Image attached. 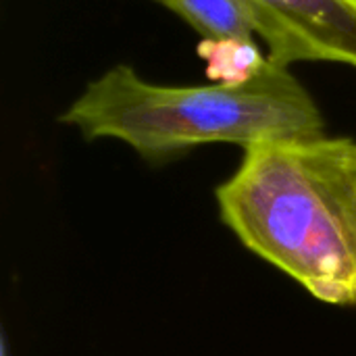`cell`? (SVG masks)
I'll use <instances>...</instances> for the list:
<instances>
[{
  "label": "cell",
  "mask_w": 356,
  "mask_h": 356,
  "mask_svg": "<svg viewBox=\"0 0 356 356\" xmlns=\"http://www.w3.org/2000/svg\"><path fill=\"white\" fill-rule=\"evenodd\" d=\"M300 48L302 60H334L356 69L353 0H252Z\"/></svg>",
  "instance_id": "cell-4"
},
{
  "label": "cell",
  "mask_w": 356,
  "mask_h": 356,
  "mask_svg": "<svg viewBox=\"0 0 356 356\" xmlns=\"http://www.w3.org/2000/svg\"><path fill=\"white\" fill-rule=\"evenodd\" d=\"M353 2H355V4H356V0H353Z\"/></svg>",
  "instance_id": "cell-5"
},
{
  "label": "cell",
  "mask_w": 356,
  "mask_h": 356,
  "mask_svg": "<svg viewBox=\"0 0 356 356\" xmlns=\"http://www.w3.org/2000/svg\"><path fill=\"white\" fill-rule=\"evenodd\" d=\"M179 15L202 38L217 44H234L257 52V38H261L269 54L267 58L290 67L302 60L300 48L294 40L252 0H154Z\"/></svg>",
  "instance_id": "cell-3"
},
{
  "label": "cell",
  "mask_w": 356,
  "mask_h": 356,
  "mask_svg": "<svg viewBox=\"0 0 356 356\" xmlns=\"http://www.w3.org/2000/svg\"><path fill=\"white\" fill-rule=\"evenodd\" d=\"M225 225L311 296L356 305V142L257 144L217 188Z\"/></svg>",
  "instance_id": "cell-1"
},
{
  "label": "cell",
  "mask_w": 356,
  "mask_h": 356,
  "mask_svg": "<svg viewBox=\"0 0 356 356\" xmlns=\"http://www.w3.org/2000/svg\"><path fill=\"white\" fill-rule=\"evenodd\" d=\"M60 121L88 140H121L150 161L215 142L246 150L325 136V121L307 88L290 67L263 56L232 81L184 88L159 86L129 65H115L88 83Z\"/></svg>",
  "instance_id": "cell-2"
}]
</instances>
